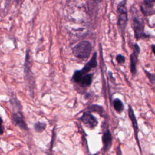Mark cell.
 <instances>
[{"label":"cell","mask_w":155,"mask_h":155,"mask_svg":"<svg viewBox=\"0 0 155 155\" xmlns=\"http://www.w3.org/2000/svg\"><path fill=\"white\" fill-rule=\"evenodd\" d=\"M92 51V45L88 41H82L72 47L74 56L79 59L88 58Z\"/></svg>","instance_id":"obj_1"},{"label":"cell","mask_w":155,"mask_h":155,"mask_svg":"<svg viewBox=\"0 0 155 155\" xmlns=\"http://www.w3.org/2000/svg\"><path fill=\"white\" fill-rule=\"evenodd\" d=\"M131 26L134 37L137 40L149 37V35L145 33V23L143 19L139 15H134L132 17Z\"/></svg>","instance_id":"obj_2"},{"label":"cell","mask_w":155,"mask_h":155,"mask_svg":"<svg viewBox=\"0 0 155 155\" xmlns=\"http://www.w3.org/2000/svg\"><path fill=\"white\" fill-rule=\"evenodd\" d=\"M97 65V53L94 52L92 58L90 60L84 65V67L79 70H76L72 77V79L76 83H78L80 82L81 79H82V76L88 73L92 69L96 67Z\"/></svg>","instance_id":"obj_3"},{"label":"cell","mask_w":155,"mask_h":155,"mask_svg":"<svg viewBox=\"0 0 155 155\" xmlns=\"http://www.w3.org/2000/svg\"><path fill=\"white\" fill-rule=\"evenodd\" d=\"M126 4L127 0H123L119 3L117 7V11L119 14L117 25L122 34L124 33L128 20Z\"/></svg>","instance_id":"obj_4"},{"label":"cell","mask_w":155,"mask_h":155,"mask_svg":"<svg viewBox=\"0 0 155 155\" xmlns=\"http://www.w3.org/2000/svg\"><path fill=\"white\" fill-rule=\"evenodd\" d=\"M24 73L25 76L26 78V81H28V87L30 88V90L32 92L33 91V84H34V80H33V76L32 75V72L31 71V60H30V51L28 50L26 51L25 53V62H24Z\"/></svg>","instance_id":"obj_5"},{"label":"cell","mask_w":155,"mask_h":155,"mask_svg":"<svg viewBox=\"0 0 155 155\" xmlns=\"http://www.w3.org/2000/svg\"><path fill=\"white\" fill-rule=\"evenodd\" d=\"M128 116L130 119L131 120V124H132V126H133V128L134 130V137L135 139L136 140L137 144L139 148L140 151L142 153V148L140 145V142H139V137H138V134L139 132V126H138V123H137V120L136 119V117L135 116V114L134 113V110L133 109V108L131 107V105L128 106Z\"/></svg>","instance_id":"obj_6"},{"label":"cell","mask_w":155,"mask_h":155,"mask_svg":"<svg viewBox=\"0 0 155 155\" xmlns=\"http://www.w3.org/2000/svg\"><path fill=\"white\" fill-rule=\"evenodd\" d=\"M140 52V48L137 44H134L133 46V51L130 55V71L133 75H135L137 72L136 66L138 62V57Z\"/></svg>","instance_id":"obj_7"},{"label":"cell","mask_w":155,"mask_h":155,"mask_svg":"<svg viewBox=\"0 0 155 155\" xmlns=\"http://www.w3.org/2000/svg\"><path fill=\"white\" fill-rule=\"evenodd\" d=\"M81 120L87 127L90 129L95 128L98 124L97 119L91 114L90 111H85L81 116Z\"/></svg>","instance_id":"obj_8"},{"label":"cell","mask_w":155,"mask_h":155,"mask_svg":"<svg viewBox=\"0 0 155 155\" xmlns=\"http://www.w3.org/2000/svg\"><path fill=\"white\" fill-rule=\"evenodd\" d=\"M140 10L145 16L155 14V0H143L140 4Z\"/></svg>","instance_id":"obj_9"},{"label":"cell","mask_w":155,"mask_h":155,"mask_svg":"<svg viewBox=\"0 0 155 155\" xmlns=\"http://www.w3.org/2000/svg\"><path fill=\"white\" fill-rule=\"evenodd\" d=\"M12 120L15 125H18L20 128L24 130H28L27 124L24 119V116L21 112L13 113L12 116Z\"/></svg>","instance_id":"obj_10"},{"label":"cell","mask_w":155,"mask_h":155,"mask_svg":"<svg viewBox=\"0 0 155 155\" xmlns=\"http://www.w3.org/2000/svg\"><path fill=\"white\" fill-rule=\"evenodd\" d=\"M102 139L104 145V149L105 151H108L112 146L113 140L112 135L108 129L105 130V131L104 133Z\"/></svg>","instance_id":"obj_11"},{"label":"cell","mask_w":155,"mask_h":155,"mask_svg":"<svg viewBox=\"0 0 155 155\" xmlns=\"http://www.w3.org/2000/svg\"><path fill=\"white\" fill-rule=\"evenodd\" d=\"M10 104L13 110V113L21 112L22 105L20 101L16 97H13L10 99Z\"/></svg>","instance_id":"obj_12"},{"label":"cell","mask_w":155,"mask_h":155,"mask_svg":"<svg viewBox=\"0 0 155 155\" xmlns=\"http://www.w3.org/2000/svg\"><path fill=\"white\" fill-rule=\"evenodd\" d=\"M93 81V74H86L82 76L80 82L78 83L81 86L83 87H87L90 86Z\"/></svg>","instance_id":"obj_13"},{"label":"cell","mask_w":155,"mask_h":155,"mask_svg":"<svg viewBox=\"0 0 155 155\" xmlns=\"http://www.w3.org/2000/svg\"><path fill=\"white\" fill-rule=\"evenodd\" d=\"M113 107H114V110L117 113H121L124 110V104L122 102V101L120 99H119V98L114 99L113 100Z\"/></svg>","instance_id":"obj_14"},{"label":"cell","mask_w":155,"mask_h":155,"mask_svg":"<svg viewBox=\"0 0 155 155\" xmlns=\"http://www.w3.org/2000/svg\"><path fill=\"white\" fill-rule=\"evenodd\" d=\"M46 128V124L44 122H38L34 125V129L36 132L41 133Z\"/></svg>","instance_id":"obj_15"},{"label":"cell","mask_w":155,"mask_h":155,"mask_svg":"<svg viewBox=\"0 0 155 155\" xmlns=\"http://www.w3.org/2000/svg\"><path fill=\"white\" fill-rule=\"evenodd\" d=\"M88 110L89 111H93V112H97L99 114L102 113L103 112V108L102 106L97 105H93L90 107H88Z\"/></svg>","instance_id":"obj_16"},{"label":"cell","mask_w":155,"mask_h":155,"mask_svg":"<svg viewBox=\"0 0 155 155\" xmlns=\"http://www.w3.org/2000/svg\"><path fill=\"white\" fill-rule=\"evenodd\" d=\"M143 70H144V72H145L147 77L149 79L150 82L152 84L154 85L155 84V74H152V73H151L150 72L148 71L147 70H146L145 69H143Z\"/></svg>","instance_id":"obj_17"},{"label":"cell","mask_w":155,"mask_h":155,"mask_svg":"<svg viewBox=\"0 0 155 155\" xmlns=\"http://www.w3.org/2000/svg\"><path fill=\"white\" fill-rule=\"evenodd\" d=\"M116 61L119 64H123L125 62V58L122 54H117L116 57Z\"/></svg>","instance_id":"obj_18"},{"label":"cell","mask_w":155,"mask_h":155,"mask_svg":"<svg viewBox=\"0 0 155 155\" xmlns=\"http://www.w3.org/2000/svg\"><path fill=\"white\" fill-rule=\"evenodd\" d=\"M116 155H122V151L120 145H119L116 149Z\"/></svg>","instance_id":"obj_19"},{"label":"cell","mask_w":155,"mask_h":155,"mask_svg":"<svg viewBox=\"0 0 155 155\" xmlns=\"http://www.w3.org/2000/svg\"><path fill=\"white\" fill-rule=\"evenodd\" d=\"M151 50H152L153 53L155 55V45H154V44H152V45H151Z\"/></svg>","instance_id":"obj_20"},{"label":"cell","mask_w":155,"mask_h":155,"mask_svg":"<svg viewBox=\"0 0 155 155\" xmlns=\"http://www.w3.org/2000/svg\"><path fill=\"white\" fill-rule=\"evenodd\" d=\"M1 134H2L3 132H4V126L2 125V119H1Z\"/></svg>","instance_id":"obj_21"},{"label":"cell","mask_w":155,"mask_h":155,"mask_svg":"<svg viewBox=\"0 0 155 155\" xmlns=\"http://www.w3.org/2000/svg\"><path fill=\"white\" fill-rule=\"evenodd\" d=\"M94 2H101L102 0H93Z\"/></svg>","instance_id":"obj_22"},{"label":"cell","mask_w":155,"mask_h":155,"mask_svg":"<svg viewBox=\"0 0 155 155\" xmlns=\"http://www.w3.org/2000/svg\"><path fill=\"white\" fill-rule=\"evenodd\" d=\"M94 155H98V154H94Z\"/></svg>","instance_id":"obj_23"}]
</instances>
